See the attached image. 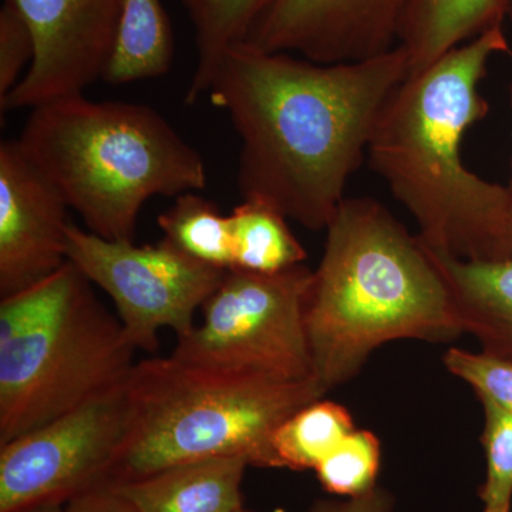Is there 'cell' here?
<instances>
[{"label":"cell","mask_w":512,"mask_h":512,"mask_svg":"<svg viewBox=\"0 0 512 512\" xmlns=\"http://www.w3.org/2000/svg\"><path fill=\"white\" fill-rule=\"evenodd\" d=\"M158 227L165 241L202 264L218 269L232 268L231 228L228 215L215 202L184 192L173 207L160 214Z\"/></svg>","instance_id":"cell-20"},{"label":"cell","mask_w":512,"mask_h":512,"mask_svg":"<svg viewBox=\"0 0 512 512\" xmlns=\"http://www.w3.org/2000/svg\"><path fill=\"white\" fill-rule=\"evenodd\" d=\"M69 204L18 140L0 144V298L56 274L67 258Z\"/></svg>","instance_id":"cell-12"},{"label":"cell","mask_w":512,"mask_h":512,"mask_svg":"<svg viewBox=\"0 0 512 512\" xmlns=\"http://www.w3.org/2000/svg\"><path fill=\"white\" fill-rule=\"evenodd\" d=\"M192 23L197 66L185 103L207 96L212 76L229 47L244 43L272 0H180Z\"/></svg>","instance_id":"cell-17"},{"label":"cell","mask_w":512,"mask_h":512,"mask_svg":"<svg viewBox=\"0 0 512 512\" xmlns=\"http://www.w3.org/2000/svg\"><path fill=\"white\" fill-rule=\"evenodd\" d=\"M16 512H64V505L56 503L33 505V507L23 508Z\"/></svg>","instance_id":"cell-28"},{"label":"cell","mask_w":512,"mask_h":512,"mask_svg":"<svg viewBox=\"0 0 512 512\" xmlns=\"http://www.w3.org/2000/svg\"><path fill=\"white\" fill-rule=\"evenodd\" d=\"M64 512H141L107 485L77 495L64 504Z\"/></svg>","instance_id":"cell-26"},{"label":"cell","mask_w":512,"mask_h":512,"mask_svg":"<svg viewBox=\"0 0 512 512\" xmlns=\"http://www.w3.org/2000/svg\"><path fill=\"white\" fill-rule=\"evenodd\" d=\"M325 231L305 313L312 377L325 394L387 343L464 335L423 242L379 201L346 197Z\"/></svg>","instance_id":"cell-3"},{"label":"cell","mask_w":512,"mask_h":512,"mask_svg":"<svg viewBox=\"0 0 512 512\" xmlns=\"http://www.w3.org/2000/svg\"><path fill=\"white\" fill-rule=\"evenodd\" d=\"M382 446L373 431L353 430L315 468L330 494L357 497L376 487Z\"/></svg>","instance_id":"cell-21"},{"label":"cell","mask_w":512,"mask_h":512,"mask_svg":"<svg viewBox=\"0 0 512 512\" xmlns=\"http://www.w3.org/2000/svg\"><path fill=\"white\" fill-rule=\"evenodd\" d=\"M483 406V447L487 474L480 498L483 512L512 511V414L487 399H478Z\"/></svg>","instance_id":"cell-22"},{"label":"cell","mask_w":512,"mask_h":512,"mask_svg":"<svg viewBox=\"0 0 512 512\" xmlns=\"http://www.w3.org/2000/svg\"><path fill=\"white\" fill-rule=\"evenodd\" d=\"M126 389L127 439L106 485L205 458L244 457L251 466L275 468L276 429L326 396L313 377L281 382L171 356L136 363Z\"/></svg>","instance_id":"cell-5"},{"label":"cell","mask_w":512,"mask_h":512,"mask_svg":"<svg viewBox=\"0 0 512 512\" xmlns=\"http://www.w3.org/2000/svg\"><path fill=\"white\" fill-rule=\"evenodd\" d=\"M67 258L110 296L131 346L147 352H156L163 329L177 338L190 333L195 313L227 272L185 255L164 238L138 247L74 224L67 232Z\"/></svg>","instance_id":"cell-8"},{"label":"cell","mask_w":512,"mask_h":512,"mask_svg":"<svg viewBox=\"0 0 512 512\" xmlns=\"http://www.w3.org/2000/svg\"><path fill=\"white\" fill-rule=\"evenodd\" d=\"M409 74L400 46L336 64L229 47L207 96L241 140L242 200L264 202L311 231L328 228L384 104Z\"/></svg>","instance_id":"cell-1"},{"label":"cell","mask_w":512,"mask_h":512,"mask_svg":"<svg viewBox=\"0 0 512 512\" xmlns=\"http://www.w3.org/2000/svg\"><path fill=\"white\" fill-rule=\"evenodd\" d=\"M18 141L87 231L110 241H134L150 198L207 187L201 154L146 104L50 101L32 109Z\"/></svg>","instance_id":"cell-4"},{"label":"cell","mask_w":512,"mask_h":512,"mask_svg":"<svg viewBox=\"0 0 512 512\" xmlns=\"http://www.w3.org/2000/svg\"><path fill=\"white\" fill-rule=\"evenodd\" d=\"M409 0H272L244 43L315 63L372 59L394 49Z\"/></svg>","instance_id":"cell-11"},{"label":"cell","mask_w":512,"mask_h":512,"mask_svg":"<svg viewBox=\"0 0 512 512\" xmlns=\"http://www.w3.org/2000/svg\"><path fill=\"white\" fill-rule=\"evenodd\" d=\"M312 275L305 264L276 274L228 269L201 308V325L177 338L171 357L281 382L311 379L305 313Z\"/></svg>","instance_id":"cell-7"},{"label":"cell","mask_w":512,"mask_h":512,"mask_svg":"<svg viewBox=\"0 0 512 512\" xmlns=\"http://www.w3.org/2000/svg\"><path fill=\"white\" fill-rule=\"evenodd\" d=\"M504 22L503 0H409L397 46L416 74Z\"/></svg>","instance_id":"cell-15"},{"label":"cell","mask_w":512,"mask_h":512,"mask_svg":"<svg viewBox=\"0 0 512 512\" xmlns=\"http://www.w3.org/2000/svg\"><path fill=\"white\" fill-rule=\"evenodd\" d=\"M173 59V28L161 0H121L119 32L104 82L120 86L158 79L170 72Z\"/></svg>","instance_id":"cell-16"},{"label":"cell","mask_w":512,"mask_h":512,"mask_svg":"<svg viewBox=\"0 0 512 512\" xmlns=\"http://www.w3.org/2000/svg\"><path fill=\"white\" fill-rule=\"evenodd\" d=\"M393 508L392 494L376 485L367 493L346 501H316L309 512H393Z\"/></svg>","instance_id":"cell-25"},{"label":"cell","mask_w":512,"mask_h":512,"mask_svg":"<svg viewBox=\"0 0 512 512\" xmlns=\"http://www.w3.org/2000/svg\"><path fill=\"white\" fill-rule=\"evenodd\" d=\"M355 430L346 407L320 399L293 413L272 437L275 468L315 470L330 451Z\"/></svg>","instance_id":"cell-19"},{"label":"cell","mask_w":512,"mask_h":512,"mask_svg":"<svg viewBox=\"0 0 512 512\" xmlns=\"http://www.w3.org/2000/svg\"><path fill=\"white\" fill-rule=\"evenodd\" d=\"M232 268L276 274L305 264L308 254L288 225V218L261 201L242 200L228 215Z\"/></svg>","instance_id":"cell-18"},{"label":"cell","mask_w":512,"mask_h":512,"mask_svg":"<svg viewBox=\"0 0 512 512\" xmlns=\"http://www.w3.org/2000/svg\"><path fill=\"white\" fill-rule=\"evenodd\" d=\"M126 382L0 446V512L64 505L107 484L127 439Z\"/></svg>","instance_id":"cell-9"},{"label":"cell","mask_w":512,"mask_h":512,"mask_svg":"<svg viewBox=\"0 0 512 512\" xmlns=\"http://www.w3.org/2000/svg\"><path fill=\"white\" fill-rule=\"evenodd\" d=\"M424 248L446 284L463 333L477 339L484 355L512 365V258L464 261Z\"/></svg>","instance_id":"cell-13"},{"label":"cell","mask_w":512,"mask_h":512,"mask_svg":"<svg viewBox=\"0 0 512 512\" xmlns=\"http://www.w3.org/2000/svg\"><path fill=\"white\" fill-rule=\"evenodd\" d=\"M136 349L72 262L0 301V446L126 382Z\"/></svg>","instance_id":"cell-6"},{"label":"cell","mask_w":512,"mask_h":512,"mask_svg":"<svg viewBox=\"0 0 512 512\" xmlns=\"http://www.w3.org/2000/svg\"><path fill=\"white\" fill-rule=\"evenodd\" d=\"M234 512H249V511L245 510V508H241V510H237V511H234Z\"/></svg>","instance_id":"cell-30"},{"label":"cell","mask_w":512,"mask_h":512,"mask_svg":"<svg viewBox=\"0 0 512 512\" xmlns=\"http://www.w3.org/2000/svg\"><path fill=\"white\" fill-rule=\"evenodd\" d=\"M451 375L466 382L478 399H487L512 414V365L484 353L450 348L443 357Z\"/></svg>","instance_id":"cell-23"},{"label":"cell","mask_w":512,"mask_h":512,"mask_svg":"<svg viewBox=\"0 0 512 512\" xmlns=\"http://www.w3.org/2000/svg\"><path fill=\"white\" fill-rule=\"evenodd\" d=\"M503 3L505 12V22L510 23L512 29V0H503Z\"/></svg>","instance_id":"cell-29"},{"label":"cell","mask_w":512,"mask_h":512,"mask_svg":"<svg viewBox=\"0 0 512 512\" xmlns=\"http://www.w3.org/2000/svg\"><path fill=\"white\" fill-rule=\"evenodd\" d=\"M503 53L512 55L497 25L409 74L367 147V163L412 215L420 241L464 261L510 259L505 185L473 173L461 156L467 131L490 111L480 84Z\"/></svg>","instance_id":"cell-2"},{"label":"cell","mask_w":512,"mask_h":512,"mask_svg":"<svg viewBox=\"0 0 512 512\" xmlns=\"http://www.w3.org/2000/svg\"><path fill=\"white\" fill-rule=\"evenodd\" d=\"M36 56L35 40L22 16L8 3L0 8V104L28 72Z\"/></svg>","instance_id":"cell-24"},{"label":"cell","mask_w":512,"mask_h":512,"mask_svg":"<svg viewBox=\"0 0 512 512\" xmlns=\"http://www.w3.org/2000/svg\"><path fill=\"white\" fill-rule=\"evenodd\" d=\"M22 16L36 56L0 113L79 96L103 80L116 45L121 0H5Z\"/></svg>","instance_id":"cell-10"},{"label":"cell","mask_w":512,"mask_h":512,"mask_svg":"<svg viewBox=\"0 0 512 512\" xmlns=\"http://www.w3.org/2000/svg\"><path fill=\"white\" fill-rule=\"evenodd\" d=\"M244 457L187 461L151 476L107 485L141 512H234L244 508Z\"/></svg>","instance_id":"cell-14"},{"label":"cell","mask_w":512,"mask_h":512,"mask_svg":"<svg viewBox=\"0 0 512 512\" xmlns=\"http://www.w3.org/2000/svg\"><path fill=\"white\" fill-rule=\"evenodd\" d=\"M512 56V55H511ZM510 104L512 109V82L510 86ZM507 190L508 198V252H510V258H512V160H511V177L508 184L505 185Z\"/></svg>","instance_id":"cell-27"}]
</instances>
